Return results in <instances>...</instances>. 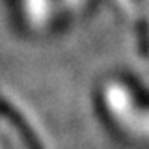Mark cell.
<instances>
[{
	"mask_svg": "<svg viewBox=\"0 0 149 149\" xmlns=\"http://www.w3.org/2000/svg\"><path fill=\"white\" fill-rule=\"evenodd\" d=\"M99 106L112 127L132 138L149 140V118L129 86L106 80L99 90Z\"/></svg>",
	"mask_w": 149,
	"mask_h": 149,
	"instance_id": "6da1fadb",
	"label": "cell"
},
{
	"mask_svg": "<svg viewBox=\"0 0 149 149\" xmlns=\"http://www.w3.org/2000/svg\"><path fill=\"white\" fill-rule=\"evenodd\" d=\"M136 43L138 52L149 58V15H142L136 21Z\"/></svg>",
	"mask_w": 149,
	"mask_h": 149,
	"instance_id": "7a4b0ae2",
	"label": "cell"
}]
</instances>
